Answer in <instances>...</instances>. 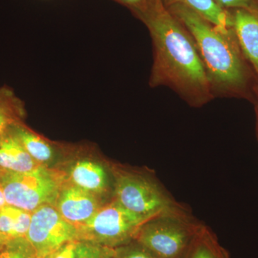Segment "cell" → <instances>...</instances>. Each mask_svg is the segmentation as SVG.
<instances>
[{
    "label": "cell",
    "mask_w": 258,
    "mask_h": 258,
    "mask_svg": "<svg viewBox=\"0 0 258 258\" xmlns=\"http://www.w3.org/2000/svg\"><path fill=\"white\" fill-rule=\"evenodd\" d=\"M166 8L192 37L214 97L245 94L249 75L233 30L222 31L183 5Z\"/></svg>",
    "instance_id": "2"
},
{
    "label": "cell",
    "mask_w": 258,
    "mask_h": 258,
    "mask_svg": "<svg viewBox=\"0 0 258 258\" xmlns=\"http://www.w3.org/2000/svg\"><path fill=\"white\" fill-rule=\"evenodd\" d=\"M40 166L29 155L11 130L0 137V169L27 172Z\"/></svg>",
    "instance_id": "10"
},
{
    "label": "cell",
    "mask_w": 258,
    "mask_h": 258,
    "mask_svg": "<svg viewBox=\"0 0 258 258\" xmlns=\"http://www.w3.org/2000/svg\"><path fill=\"white\" fill-rule=\"evenodd\" d=\"M25 114L23 102L13 90L8 86L0 87V137L23 123Z\"/></svg>",
    "instance_id": "15"
},
{
    "label": "cell",
    "mask_w": 258,
    "mask_h": 258,
    "mask_svg": "<svg viewBox=\"0 0 258 258\" xmlns=\"http://www.w3.org/2000/svg\"><path fill=\"white\" fill-rule=\"evenodd\" d=\"M166 8L181 5L195 12L222 31L232 30V18L230 10L220 6L215 0H161Z\"/></svg>",
    "instance_id": "12"
},
{
    "label": "cell",
    "mask_w": 258,
    "mask_h": 258,
    "mask_svg": "<svg viewBox=\"0 0 258 258\" xmlns=\"http://www.w3.org/2000/svg\"><path fill=\"white\" fill-rule=\"evenodd\" d=\"M113 258H159L137 241L113 247Z\"/></svg>",
    "instance_id": "19"
},
{
    "label": "cell",
    "mask_w": 258,
    "mask_h": 258,
    "mask_svg": "<svg viewBox=\"0 0 258 258\" xmlns=\"http://www.w3.org/2000/svg\"><path fill=\"white\" fill-rule=\"evenodd\" d=\"M230 12L236 40L258 79V12L242 9Z\"/></svg>",
    "instance_id": "9"
},
{
    "label": "cell",
    "mask_w": 258,
    "mask_h": 258,
    "mask_svg": "<svg viewBox=\"0 0 258 258\" xmlns=\"http://www.w3.org/2000/svg\"><path fill=\"white\" fill-rule=\"evenodd\" d=\"M26 152L37 163L44 166L54 160L55 149L53 146L23 123L15 125L11 129Z\"/></svg>",
    "instance_id": "14"
},
{
    "label": "cell",
    "mask_w": 258,
    "mask_h": 258,
    "mask_svg": "<svg viewBox=\"0 0 258 258\" xmlns=\"http://www.w3.org/2000/svg\"><path fill=\"white\" fill-rule=\"evenodd\" d=\"M36 258H37V257H36Z\"/></svg>",
    "instance_id": "27"
},
{
    "label": "cell",
    "mask_w": 258,
    "mask_h": 258,
    "mask_svg": "<svg viewBox=\"0 0 258 258\" xmlns=\"http://www.w3.org/2000/svg\"><path fill=\"white\" fill-rule=\"evenodd\" d=\"M8 240H10L9 239L7 238L5 236L2 235L0 234V247H2V246L6 243Z\"/></svg>",
    "instance_id": "24"
},
{
    "label": "cell",
    "mask_w": 258,
    "mask_h": 258,
    "mask_svg": "<svg viewBox=\"0 0 258 258\" xmlns=\"http://www.w3.org/2000/svg\"><path fill=\"white\" fill-rule=\"evenodd\" d=\"M146 221L113 198L101 205L87 222L77 228L79 240L118 247L134 240L139 227Z\"/></svg>",
    "instance_id": "6"
},
{
    "label": "cell",
    "mask_w": 258,
    "mask_h": 258,
    "mask_svg": "<svg viewBox=\"0 0 258 258\" xmlns=\"http://www.w3.org/2000/svg\"><path fill=\"white\" fill-rule=\"evenodd\" d=\"M35 249L26 237L11 239L0 247V258H36Z\"/></svg>",
    "instance_id": "17"
},
{
    "label": "cell",
    "mask_w": 258,
    "mask_h": 258,
    "mask_svg": "<svg viewBox=\"0 0 258 258\" xmlns=\"http://www.w3.org/2000/svg\"><path fill=\"white\" fill-rule=\"evenodd\" d=\"M137 18L147 26L152 40L154 62L150 87L169 88L194 108L203 107L213 100L192 37L161 0H152Z\"/></svg>",
    "instance_id": "1"
},
{
    "label": "cell",
    "mask_w": 258,
    "mask_h": 258,
    "mask_svg": "<svg viewBox=\"0 0 258 258\" xmlns=\"http://www.w3.org/2000/svg\"><path fill=\"white\" fill-rule=\"evenodd\" d=\"M215 1L226 10L242 9L258 12L257 0H215Z\"/></svg>",
    "instance_id": "20"
},
{
    "label": "cell",
    "mask_w": 258,
    "mask_h": 258,
    "mask_svg": "<svg viewBox=\"0 0 258 258\" xmlns=\"http://www.w3.org/2000/svg\"><path fill=\"white\" fill-rule=\"evenodd\" d=\"M114 1L124 5L136 17H137L147 9L152 0H114Z\"/></svg>",
    "instance_id": "21"
},
{
    "label": "cell",
    "mask_w": 258,
    "mask_h": 258,
    "mask_svg": "<svg viewBox=\"0 0 258 258\" xmlns=\"http://www.w3.org/2000/svg\"><path fill=\"white\" fill-rule=\"evenodd\" d=\"M7 205L6 200H5L4 192H3V188L0 185V210L4 208Z\"/></svg>",
    "instance_id": "23"
},
{
    "label": "cell",
    "mask_w": 258,
    "mask_h": 258,
    "mask_svg": "<svg viewBox=\"0 0 258 258\" xmlns=\"http://www.w3.org/2000/svg\"><path fill=\"white\" fill-rule=\"evenodd\" d=\"M202 225L188 210L163 214L144 222L134 240L159 258H177Z\"/></svg>",
    "instance_id": "4"
},
{
    "label": "cell",
    "mask_w": 258,
    "mask_h": 258,
    "mask_svg": "<svg viewBox=\"0 0 258 258\" xmlns=\"http://www.w3.org/2000/svg\"><path fill=\"white\" fill-rule=\"evenodd\" d=\"M113 247L86 240H77L75 258H113Z\"/></svg>",
    "instance_id": "18"
},
{
    "label": "cell",
    "mask_w": 258,
    "mask_h": 258,
    "mask_svg": "<svg viewBox=\"0 0 258 258\" xmlns=\"http://www.w3.org/2000/svg\"><path fill=\"white\" fill-rule=\"evenodd\" d=\"M101 206L94 194L73 184L61 188L56 201L61 216L76 228L87 222Z\"/></svg>",
    "instance_id": "8"
},
{
    "label": "cell",
    "mask_w": 258,
    "mask_h": 258,
    "mask_svg": "<svg viewBox=\"0 0 258 258\" xmlns=\"http://www.w3.org/2000/svg\"><path fill=\"white\" fill-rule=\"evenodd\" d=\"M76 242H77V240L64 244L56 252L52 254V258H75Z\"/></svg>",
    "instance_id": "22"
},
{
    "label": "cell",
    "mask_w": 258,
    "mask_h": 258,
    "mask_svg": "<svg viewBox=\"0 0 258 258\" xmlns=\"http://www.w3.org/2000/svg\"><path fill=\"white\" fill-rule=\"evenodd\" d=\"M70 177L73 184L94 195L106 192L109 186L105 168L87 159L78 161L71 167Z\"/></svg>",
    "instance_id": "11"
},
{
    "label": "cell",
    "mask_w": 258,
    "mask_h": 258,
    "mask_svg": "<svg viewBox=\"0 0 258 258\" xmlns=\"http://www.w3.org/2000/svg\"><path fill=\"white\" fill-rule=\"evenodd\" d=\"M256 113H257V133L258 137V102L257 105V108H256Z\"/></svg>",
    "instance_id": "25"
},
{
    "label": "cell",
    "mask_w": 258,
    "mask_h": 258,
    "mask_svg": "<svg viewBox=\"0 0 258 258\" xmlns=\"http://www.w3.org/2000/svg\"><path fill=\"white\" fill-rule=\"evenodd\" d=\"M177 258H230V256L220 244L214 232L203 224Z\"/></svg>",
    "instance_id": "13"
},
{
    "label": "cell",
    "mask_w": 258,
    "mask_h": 258,
    "mask_svg": "<svg viewBox=\"0 0 258 258\" xmlns=\"http://www.w3.org/2000/svg\"><path fill=\"white\" fill-rule=\"evenodd\" d=\"M113 197L128 211L145 220L163 214L187 210L176 201L154 174L117 168Z\"/></svg>",
    "instance_id": "3"
},
{
    "label": "cell",
    "mask_w": 258,
    "mask_h": 258,
    "mask_svg": "<svg viewBox=\"0 0 258 258\" xmlns=\"http://www.w3.org/2000/svg\"><path fill=\"white\" fill-rule=\"evenodd\" d=\"M0 185L7 205L30 212L53 205L62 187L58 174L43 166L27 172L0 169Z\"/></svg>",
    "instance_id": "5"
},
{
    "label": "cell",
    "mask_w": 258,
    "mask_h": 258,
    "mask_svg": "<svg viewBox=\"0 0 258 258\" xmlns=\"http://www.w3.org/2000/svg\"><path fill=\"white\" fill-rule=\"evenodd\" d=\"M31 215L32 212L5 205L0 210V234L9 240L26 237Z\"/></svg>",
    "instance_id": "16"
},
{
    "label": "cell",
    "mask_w": 258,
    "mask_h": 258,
    "mask_svg": "<svg viewBox=\"0 0 258 258\" xmlns=\"http://www.w3.org/2000/svg\"><path fill=\"white\" fill-rule=\"evenodd\" d=\"M45 258H52V254H51V255H50V256H48V257H45Z\"/></svg>",
    "instance_id": "26"
},
{
    "label": "cell",
    "mask_w": 258,
    "mask_h": 258,
    "mask_svg": "<svg viewBox=\"0 0 258 258\" xmlns=\"http://www.w3.org/2000/svg\"><path fill=\"white\" fill-rule=\"evenodd\" d=\"M27 240L37 258H45L72 241L79 240L75 226L62 218L53 205H45L32 212Z\"/></svg>",
    "instance_id": "7"
}]
</instances>
